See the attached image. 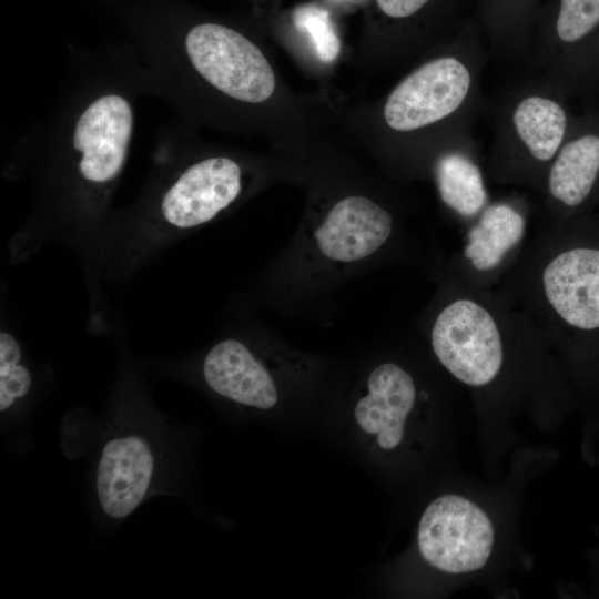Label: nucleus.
<instances>
[{
    "label": "nucleus",
    "instance_id": "obj_1",
    "mask_svg": "<svg viewBox=\"0 0 599 599\" xmlns=\"http://www.w3.org/2000/svg\"><path fill=\"white\" fill-rule=\"evenodd\" d=\"M495 539L487 514L459 495L432 501L419 521L418 548L423 558L446 573H468L488 561Z\"/></svg>",
    "mask_w": 599,
    "mask_h": 599
},
{
    "label": "nucleus",
    "instance_id": "obj_2",
    "mask_svg": "<svg viewBox=\"0 0 599 599\" xmlns=\"http://www.w3.org/2000/svg\"><path fill=\"white\" fill-rule=\"evenodd\" d=\"M430 338L440 364L468 386L489 384L502 366L498 325L475 301L459 298L446 305L434 322Z\"/></svg>",
    "mask_w": 599,
    "mask_h": 599
},
{
    "label": "nucleus",
    "instance_id": "obj_3",
    "mask_svg": "<svg viewBox=\"0 0 599 599\" xmlns=\"http://www.w3.org/2000/svg\"><path fill=\"white\" fill-rule=\"evenodd\" d=\"M197 72L223 93L250 103L267 100L275 75L262 51L244 35L216 23L192 28L185 39Z\"/></svg>",
    "mask_w": 599,
    "mask_h": 599
},
{
    "label": "nucleus",
    "instance_id": "obj_4",
    "mask_svg": "<svg viewBox=\"0 0 599 599\" xmlns=\"http://www.w3.org/2000/svg\"><path fill=\"white\" fill-rule=\"evenodd\" d=\"M471 84L467 67L454 57L430 60L403 79L384 106L387 125L414 131L453 114L466 100Z\"/></svg>",
    "mask_w": 599,
    "mask_h": 599
},
{
    "label": "nucleus",
    "instance_id": "obj_5",
    "mask_svg": "<svg viewBox=\"0 0 599 599\" xmlns=\"http://www.w3.org/2000/svg\"><path fill=\"white\" fill-rule=\"evenodd\" d=\"M132 130L129 103L116 94L92 102L81 114L73 145L82 153L79 167L89 181L104 182L121 170Z\"/></svg>",
    "mask_w": 599,
    "mask_h": 599
},
{
    "label": "nucleus",
    "instance_id": "obj_6",
    "mask_svg": "<svg viewBox=\"0 0 599 599\" xmlns=\"http://www.w3.org/2000/svg\"><path fill=\"white\" fill-rule=\"evenodd\" d=\"M241 191V170L227 158H211L189 167L166 192L165 220L177 227H193L212 220Z\"/></svg>",
    "mask_w": 599,
    "mask_h": 599
},
{
    "label": "nucleus",
    "instance_id": "obj_7",
    "mask_svg": "<svg viewBox=\"0 0 599 599\" xmlns=\"http://www.w3.org/2000/svg\"><path fill=\"white\" fill-rule=\"evenodd\" d=\"M551 308L580 329L599 327V250L578 247L556 255L542 272Z\"/></svg>",
    "mask_w": 599,
    "mask_h": 599
},
{
    "label": "nucleus",
    "instance_id": "obj_8",
    "mask_svg": "<svg viewBox=\"0 0 599 599\" xmlns=\"http://www.w3.org/2000/svg\"><path fill=\"white\" fill-rule=\"evenodd\" d=\"M393 219L365 196L337 202L315 232L321 253L336 262H356L375 253L388 240Z\"/></svg>",
    "mask_w": 599,
    "mask_h": 599
},
{
    "label": "nucleus",
    "instance_id": "obj_9",
    "mask_svg": "<svg viewBox=\"0 0 599 599\" xmlns=\"http://www.w3.org/2000/svg\"><path fill=\"white\" fill-rule=\"evenodd\" d=\"M154 457L138 436L115 437L103 449L97 469V494L103 511L115 519L130 515L152 480Z\"/></svg>",
    "mask_w": 599,
    "mask_h": 599
},
{
    "label": "nucleus",
    "instance_id": "obj_10",
    "mask_svg": "<svg viewBox=\"0 0 599 599\" xmlns=\"http://www.w3.org/2000/svg\"><path fill=\"white\" fill-rule=\"evenodd\" d=\"M367 387L368 394L355 406V420L363 432L376 435L380 448L394 449L403 440L415 405L414 380L400 366L385 363L370 373Z\"/></svg>",
    "mask_w": 599,
    "mask_h": 599
},
{
    "label": "nucleus",
    "instance_id": "obj_11",
    "mask_svg": "<svg viewBox=\"0 0 599 599\" xmlns=\"http://www.w3.org/2000/svg\"><path fill=\"white\" fill-rule=\"evenodd\" d=\"M203 375L215 393L236 403L268 409L277 402L271 375L238 341L225 339L213 346L204 359Z\"/></svg>",
    "mask_w": 599,
    "mask_h": 599
},
{
    "label": "nucleus",
    "instance_id": "obj_12",
    "mask_svg": "<svg viewBox=\"0 0 599 599\" xmlns=\"http://www.w3.org/2000/svg\"><path fill=\"white\" fill-rule=\"evenodd\" d=\"M524 231L525 220L517 210L505 203L490 205L467 235L465 257L478 271L493 270L517 245Z\"/></svg>",
    "mask_w": 599,
    "mask_h": 599
},
{
    "label": "nucleus",
    "instance_id": "obj_13",
    "mask_svg": "<svg viewBox=\"0 0 599 599\" xmlns=\"http://www.w3.org/2000/svg\"><path fill=\"white\" fill-rule=\"evenodd\" d=\"M549 170L550 194L568 206L589 195L599 172V136L589 134L565 144Z\"/></svg>",
    "mask_w": 599,
    "mask_h": 599
},
{
    "label": "nucleus",
    "instance_id": "obj_14",
    "mask_svg": "<svg viewBox=\"0 0 599 599\" xmlns=\"http://www.w3.org/2000/svg\"><path fill=\"white\" fill-rule=\"evenodd\" d=\"M512 123L534 159L552 160L561 148L567 118L562 106L542 95L524 98L515 108Z\"/></svg>",
    "mask_w": 599,
    "mask_h": 599
},
{
    "label": "nucleus",
    "instance_id": "obj_15",
    "mask_svg": "<svg viewBox=\"0 0 599 599\" xmlns=\"http://www.w3.org/2000/svg\"><path fill=\"white\" fill-rule=\"evenodd\" d=\"M435 172L440 199L453 211L473 216L485 206L487 193L483 175L469 158L447 153L438 159Z\"/></svg>",
    "mask_w": 599,
    "mask_h": 599
},
{
    "label": "nucleus",
    "instance_id": "obj_16",
    "mask_svg": "<svg viewBox=\"0 0 599 599\" xmlns=\"http://www.w3.org/2000/svg\"><path fill=\"white\" fill-rule=\"evenodd\" d=\"M547 24L559 41L577 42L598 27L599 0H557Z\"/></svg>",
    "mask_w": 599,
    "mask_h": 599
},
{
    "label": "nucleus",
    "instance_id": "obj_17",
    "mask_svg": "<svg viewBox=\"0 0 599 599\" xmlns=\"http://www.w3.org/2000/svg\"><path fill=\"white\" fill-rule=\"evenodd\" d=\"M295 27L306 34L319 60L332 62L341 51V41L326 10L319 6L305 4L293 14Z\"/></svg>",
    "mask_w": 599,
    "mask_h": 599
},
{
    "label": "nucleus",
    "instance_id": "obj_18",
    "mask_svg": "<svg viewBox=\"0 0 599 599\" xmlns=\"http://www.w3.org/2000/svg\"><path fill=\"white\" fill-rule=\"evenodd\" d=\"M29 370L19 362H0V410L8 409L17 398L30 389Z\"/></svg>",
    "mask_w": 599,
    "mask_h": 599
},
{
    "label": "nucleus",
    "instance_id": "obj_19",
    "mask_svg": "<svg viewBox=\"0 0 599 599\" xmlns=\"http://www.w3.org/2000/svg\"><path fill=\"white\" fill-rule=\"evenodd\" d=\"M485 14L497 24H522L534 17L537 0H481Z\"/></svg>",
    "mask_w": 599,
    "mask_h": 599
},
{
    "label": "nucleus",
    "instance_id": "obj_20",
    "mask_svg": "<svg viewBox=\"0 0 599 599\" xmlns=\"http://www.w3.org/2000/svg\"><path fill=\"white\" fill-rule=\"evenodd\" d=\"M432 0H376L379 10L392 19H406L423 10Z\"/></svg>",
    "mask_w": 599,
    "mask_h": 599
}]
</instances>
